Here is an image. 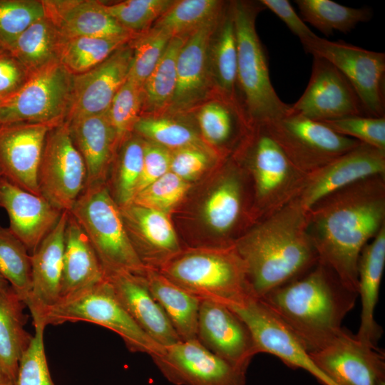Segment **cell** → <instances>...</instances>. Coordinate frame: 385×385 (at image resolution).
<instances>
[{
	"instance_id": "obj_1",
	"label": "cell",
	"mask_w": 385,
	"mask_h": 385,
	"mask_svg": "<svg viewBox=\"0 0 385 385\" xmlns=\"http://www.w3.org/2000/svg\"><path fill=\"white\" fill-rule=\"evenodd\" d=\"M384 175L337 190L307 211V231L318 262L357 293L361 251L384 226Z\"/></svg>"
},
{
	"instance_id": "obj_2",
	"label": "cell",
	"mask_w": 385,
	"mask_h": 385,
	"mask_svg": "<svg viewBox=\"0 0 385 385\" xmlns=\"http://www.w3.org/2000/svg\"><path fill=\"white\" fill-rule=\"evenodd\" d=\"M307 225V211L294 199L233 244L254 297L262 298L318 262Z\"/></svg>"
},
{
	"instance_id": "obj_3",
	"label": "cell",
	"mask_w": 385,
	"mask_h": 385,
	"mask_svg": "<svg viewBox=\"0 0 385 385\" xmlns=\"http://www.w3.org/2000/svg\"><path fill=\"white\" fill-rule=\"evenodd\" d=\"M358 293L317 262L296 279L261 299L292 330L309 353L328 345L340 332Z\"/></svg>"
},
{
	"instance_id": "obj_4",
	"label": "cell",
	"mask_w": 385,
	"mask_h": 385,
	"mask_svg": "<svg viewBox=\"0 0 385 385\" xmlns=\"http://www.w3.org/2000/svg\"><path fill=\"white\" fill-rule=\"evenodd\" d=\"M237 51V85L242 97V108L248 121L265 125L286 115L290 105L276 93L270 76L268 60L255 27L260 7L252 3H230Z\"/></svg>"
},
{
	"instance_id": "obj_5",
	"label": "cell",
	"mask_w": 385,
	"mask_h": 385,
	"mask_svg": "<svg viewBox=\"0 0 385 385\" xmlns=\"http://www.w3.org/2000/svg\"><path fill=\"white\" fill-rule=\"evenodd\" d=\"M158 271L197 297L227 306L253 296L245 265L233 245L180 252Z\"/></svg>"
},
{
	"instance_id": "obj_6",
	"label": "cell",
	"mask_w": 385,
	"mask_h": 385,
	"mask_svg": "<svg viewBox=\"0 0 385 385\" xmlns=\"http://www.w3.org/2000/svg\"><path fill=\"white\" fill-rule=\"evenodd\" d=\"M69 212L88 237L105 275L127 272L144 276L146 268L129 237L120 207L106 184L86 187Z\"/></svg>"
},
{
	"instance_id": "obj_7",
	"label": "cell",
	"mask_w": 385,
	"mask_h": 385,
	"mask_svg": "<svg viewBox=\"0 0 385 385\" xmlns=\"http://www.w3.org/2000/svg\"><path fill=\"white\" fill-rule=\"evenodd\" d=\"M91 322L118 334L133 353L150 356L160 354L164 347L145 333L123 307L106 278L102 282L59 302L46 309L34 325H58L65 322Z\"/></svg>"
},
{
	"instance_id": "obj_8",
	"label": "cell",
	"mask_w": 385,
	"mask_h": 385,
	"mask_svg": "<svg viewBox=\"0 0 385 385\" xmlns=\"http://www.w3.org/2000/svg\"><path fill=\"white\" fill-rule=\"evenodd\" d=\"M73 77L60 62L34 73L15 95L0 103V125L65 122L71 102Z\"/></svg>"
},
{
	"instance_id": "obj_9",
	"label": "cell",
	"mask_w": 385,
	"mask_h": 385,
	"mask_svg": "<svg viewBox=\"0 0 385 385\" xmlns=\"http://www.w3.org/2000/svg\"><path fill=\"white\" fill-rule=\"evenodd\" d=\"M292 164L307 175L361 143L342 135L323 122L289 112L265 125Z\"/></svg>"
},
{
	"instance_id": "obj_10",
	"label": "cell",
	"mask_w": 385,
	"mask_h": 385,
	"mask_svg": "<svg viewBox=\"0 0 385 385\" xmlns=\"http://www.w3.org/2000/svg\"><path fill=\"white\" fill-rule=\"evenodd\" d=\"M302 44L307 53L326 59L343 74L356 91L367 115L384 116V53L343 41H329L317 35Z\"/></svg>"
},
{
	"instance_id": "obj_11",
	"label": "cell",
	"mask_w": 385,
	"mask_h": 385,
	"mask_svg": "<svg viewBox=\"0 0 385 385\" xmlns=\"http://www.w3.org/2000/svg\"><path fill=\"white\" fill-rule=\"evenodd\" d=\"M83 159L76 148L68 123L48 133L38 172L41 195L61 211H70L86 187Z\"/></svg>"
},
{
	"instance_id": "obj_12",
	"label": "cell",
	"mask_w": 385,
	"mask_h": 385,
	"mask_svg": "<svg viewBox=\"0 0 385 385\" xmlns=\"http://www.w3.org/2000/svg\"><path fill=\"white\" fill-rule=\"evenodd\" d=\"M227 307L247 324L259 354H272L292 368L302 369L322 385H337L317 366L299 339L261 299L252 296Z\"/></svg>"
},
{
	"instance_id": "obj_13",
	"label": "cell",
	"mask_w": 385,
	"mask_h": 385,
	"mask_svg": "<svg viewBox=\"0 0 385 385\" xmlns=\"http://www.w3.org/2000/svg\"><path fill=\"white\" fill-rule=\"evenodd\" d=\"M163 376L175 385H245L247 369L232 365L197 339L165 346L150 356Z\"/></svg>"
},
{
	"instance_id": "obj_14",
	"label": "cell",
	"mask_w": 385,
	"mask_h": 385,
	"mask_svg": "<svg viewBox=\"0 0 385 385\" xmlns=\"http://www.w3.org/2000/svg\"><path fill=\"white\" fill-rule=\"evenodd\" d=\"M255 126L250 165L256 195L267 217L296 197L307 175L292 164L265 125Z\"/></svg>"
},
{
	"instance_id": "obj_15",
	"label": "cell",
	"mask_w": 385,
	"mask_h": 385,
	"mask_svg": "<svg viewBox=\"0 0 385 385\" xmlns=\"http://www.w3.org/2000/svg\"><path fill=\"white\" fill-rule=\"evenodd\" d=\"M312 56L308 84L290 105L289 112L320 122L366 115L359 96L343 74L326 59Z\"/></svg>"
},
{
	"instance_id": "obj_16",
	"label": "cell",
	"mask_w": 385,
	"mask_h": 385,
	"mask_svg": "<svg viewBox=\"0 0 385 385\" xmlns=\"http://www.w3.org/2000/svg\"><path fill=\"white\" fill-rule=\"evenodd\" d=\"M309 355L337 385H385L384 354L344 327L328 345Z\"/></svg>"
},
{
	"instance_id": "obj_17",
	"label": "cell",
	"mask_w": 385,
	"mask_h": 385,
	"mask_svg": "<svg viewBox=\"0 0 385 385\" xmlns=\"http://www.w3.org/2000/svg\"><path fill=\"white\" fill-rule=\"evenodd\" d=\"M385 150L361 143L307 174L294 198L308 211L329 194L371 177L384 175Z\"/></svg>"
},
{
	"instance_id": "obj_18",
	"label": "cell",
	"mask_w": 385,
	"mask_h": 385,
	"mask_svg": "<svg viewBox=\"0 0 385 385\" xmlns=\"http://www.w3.org/2000/svg\"><path fill=\"white\" fill-rule=\"evenodd\" d=\"M197 339L208 350L236 366L248 369L258 353L250 330L229 307L201 299Z\"/></svg>"
},
{
	"instance_id": "obj_19",
	"label": "cell",
	"mask_w": 385,
	"mask_h": 385,
	"mask_svg": "<svg viewBox=\"0 0 385 385\" xmlns=\"http://www.w3.org/2000/svg\"><path fill=\"white\" fill-rule=\"evenodd\" d=\"M133 59L130 41L92 69L73 77L66 122L106 113L128 77Z\"/></svg>"
},
{
	"instance_id": "obj_20",
	"label": "cell",
	"mask_w": 385,
	"mask_h": 385,
	"mask_svg": "<svg viewBox=\"0 0 385 385\" xmlns=\"http://www.w3.org/2000/svg\"><path fill=\"white\" fill-rule=\"evenodd\" d=\"M56 125L39 123L0 125V171L3 178L41 195L38 185L40 161L46 137Z\"/></svg>"
},
{
	"instance_id": "obj_21",
	"label": "cell",
	"mask_w": 385,
	"mask_h": 385,
	"mask_svg": "<svg viewBox=\"0 0 385 385\" xmlns=\"http://www.w3.org/2000/svg\"><path fill=\"white\" fill-rule=\"evenodd\" d=\"M222 16L191 32L180 48L177 59L176 88L168 112H187L205 98L211 79L209 48Z\"/></svg>"
},
{
	"instance_id": "obj_22",
	"label": "cell",
	"mask_w": 385,
	"mask_h": 385,
	"mask_svg": "<svg viewBox=\"0 0 385 385\" xmlns=\"http://www.w3.org/2000/svg\"><path fill=\"white\" fill-rule=\"evenodd\" d=\"M120 210L129 237L145 268L159 270L181 252L166 213L133 202Z\"/></svg>"
},
{
	"instance_id": "obj_23",
	"label": "cell",
	"mask_w": 385,
	"mask_h": 385,
	"mask_svg": "<svg viewBox=\"0 0 385 385\" xmlns=\"http://www.w3.org/2000/svg\"><path fill=\"white\" fill-rule=\"evenodd\" d=\"M68 211H63L53 228L31 254V289L26 304L34 324L44 312L58 303L63 274L64 237Z\"/></svg>"
},
{
	"instance_id": "obj_24",
	"label": "cell",
	"mask_w": 385,
	"mask_h": 385,
	"mask_svg": "<svg viewBox=\"0 0 385 385\" xmlns=\"http://www.w3.org/2000/svg\"><path fill=\"white\" fill-rule=\"evenodd\" d=\"M0 207L9 219L10 231L31 254L58 222L62 211L46 199L2 178Z\"/></svg>"
},
{
	"instance_id": "obj_25",
	"label": "cell",
	"mask_w": 385,
	"mask_h": 385,
	"mask_svg": "<svg viewBox=\"0 0 385 385\" xmlns=\"http://www.w3.org/2000/svg\"><path fill=\"white\" fill-rule=\"evenodd\" d=\"M105 277L123 307L152 339L163 347L181 341L152 295L144 276L117 272L107 274Z\"/></svg>"
},
{
	"instance_id": "obj_26",
	"label": "cell",
	"mask_w": 385,
	"mask_h": 385,
	"mask_svg": "<svg viewBox=\"0 0 385 385\" xmlns=\"http://www.w3.org/2000/svg\"><path fill=\"white\" fill-rule=\"evenodd\" d=\"M45 16L64 38L79 36H126L131 33L120 25L96 0H43Z\"/></svg>"
},
{
	"instance_id": "obj_27",
	"label": "cell",
	"mask_w": 385,
	"mask_h": 385,
	"mask_svg": "<svg viewBox=\"0 0 385 385\" xmlns=\"http://www.w3.org/2000/svg\"><path fill=\"white\" fill-rule=\"evenodd\" d=\"M105 279L104 270L88 237L68 212L59 302L68 299Z\"/></svg>"
},
{
	"instance_id": "obj_28",
	"label": "cell",
	"mask_w": 385,
	"mask_h": 385,
	"mask_svg": "<svg viewBox=\"0 0 385 385\" xmlns=\"http://www.w3.org/2000/svg\"><path fill=\"white\" fill-rule=\"evenodd\" d=\"M68 123L73 141L86 165V187L105 184L108 168L118 146L106 112Z\"/></svg>"
},
{
	"instance_id": "obj_29",
	"label": "cell",
	"mask_w": 385,
	"mask_h": 385,
	"mask_svg": "<svg viewBox=\"0 0 385 385\" xmlns=\"http://www.w3.org/2000/svg\"><path fill=\"white\" fill-rule=\"evenodd\" d=\"M385 265V227L361 251L358 264V296L361 312L359 328L355 334L362 343L378 349L382 329L374 319V309Z\"/></svg>"
},
{
	"instance_id": "obj_30",
	"label": "cell",
	"mask_w": 385,
	"mask_h": 385,
	"mask_svg": "<svg viewBox=\"0 0 385 385\" xmlns=\"http://www.w3.org/2000/svg\"><path fill=\"white\" fill-rule=\"evenodd\" d=\"M148 288L181 341L197 339L201 299L175 284L159 271L145 269Z\"/></svg>"
},
{
	"instance_id": "obj_31",
	"label": "cell",
	"mask_w": 385,
	"mask_h": 385,
	"mask_svg": "<svg viewBox=\"0 0 385 385\" xmlns=\"http://www.w3.org/2000/svg\"><path fill=\"white\" fill-rule=\"evenodd\" d=\"M24 307L12 289L0 290V373L14 381L20 359L33 337L24 328Z\"/></svg>"
},
{
	"instance_id": "obj_32",
	"label": "cell",
	"mask_w": 385,
	"mask_h": 385,
	"mask_svg": "<svg viewBox=\"0 0 385 385\" xmlns=\"http://www.w3.org/2000/svg\"><path fill=\"white\" fill-rule=\"evenodd\" d=\"M237 68V41L230 3L209 48L211 82L221 98L236 99Z\"/></svg>"
},
{
	"instance_id": "obj_33",
	"label": "cell",
	"mask_w": 385,
	"mask_h": 385,
	"mask_svg": "<svg viewBox=\"0 0 385 385\" xmlns=\"http://www.w3.org/2000/svg\"><path fill=\"white\" fill-rule=\"evenodd\" d=\"M64 38L46 16L31 24L7 48L31 74L59 62Z\"/></svg>"
},
{
	"instance_id": "obj_34",
	"label": "cell",
	"mask_w": 385,
	"mask_h": 385,
	"mask_svg": "<svg viewBox=\"0 0 385 385\" xmlns=\"http://www.w3.org/2000/svg\"><path fill=\"white\" fill-rule=\"evenodd\" d=\"M188 34L173 37L163 55L143 85L141 113L156 116L168 111L177 81V59Z\"/></svg>"
},
{
	"instance_id": "obj_35",
	"label": "cell",
	"mask_w": 385,
	"mask_h": 385,
	"mask_svg": "<svg viewBox=\"0 0 385 385\" xmlns=\"http://www.w3.org/2000/svg\"><path fill=\"white\" fill-rule=\"evenodd\" d=\"M136 34L126 36H79L64 38L59 52L60 63L73 76L98 66L128 43Z\"/></svg>"
},
{
	"instance_id": "obj_36",
	"label": "cell",
	"mask_w": 385,
	"mask_h": 385,
	"mask_svg": "<svg viewBox=\"0 0 385 385\" xmlns=\"http://www.w3.org/2000/svg\"><path fill=\"white\" fill-rule=\"evenodd\" d=\"M300 16L326 36L334 31L349 33L355 26L371 20L369 8H352L332 0H297Z\"/></svg>"
},
{
	"instance_id": "obj_37",
	"label": "cell",
	"mask_w": 385,
	"mask_h": 385,
	"mask_svg": "<svg viewBox=\"0 0 385 385\" xmlns=\"http://www.w3.org/2000/svg\"><path fill=\"white\" fill-rule=\"evenodd\" d=\"M0 274L26 305L31 289V254L9 227L1 225Z\"/></svg>"
},
{
	"instance_id": "obj_38",
	"label": "cell",
	"mask_w": 385,
	"mask_h": 385,
	"mask_svg": "<svg viewBox=\"0 0 385 385\" xmlns=\"http://www.w3.org/2000/svg\"><path fill=\"white\" fill-rule=\"evenodd\" d=\"M224 3L217 0L175 1L153 26L164 29L173 37L188 34L223 14Z\"/></svg>"
},
{
	"instance_id": "obj_39",
	"label": "cell",
	"mask_w": 385,
	"mask_h": 385,
	"mask_svg": "<svg viewBox=\"0 0 385 385\" xmlns=\"http://www.w3.org/2000/svg\"><path fill=\"white\" fill-rule=\"evenodd\" d=\"M242 210V190L239 180L230 176L222 180L207 198L203 212L207 225L223 235L234 227Z\"/></svg>"
},
{
	"instance_id": "obj_40",
	"label": "cell",
	"mask_w": 385,
	"mask_h": 385,
	"mask_svg": "<svg viewBox=\"0 0 385 385\" xmlns=\"http://www.w3.org/2000/svg\"><path fill=\"white\" fill-rule=\"evenodd\" d=\"M133 130L170 150L196 147L210 151L192 129L170 118L140 116Z\"/></svg>"
},
{
	"instance_id": "obj_41",
	"label": "cell",
	"mask_w": 385,
	"mask_h": 385,
	"mask_svg": "<svg viewBox=\"0 0 385 385\" xmlns=\"http://www.w3.org/2000/svg\"><path fill=\"white\" fill-rule=\"evenodd\" d=\"M247 120L237 100L221 98L211 101L199 111L197 120L203 137L211 144L227 142L232 135L237 120Z\"/></svg>"
},
{
	"instance_id": "obj_42",
	"label": "cell",
	"mask_w": 385,
	"mask_h": 385,
	"mask_svg": "<svg viewBox=\"0 0 385 385\" xmlns=\"http://www.w3.org/2000/svg\"><path fill=\"white\" fill-rule=\"evenodd\" d=\"M122 148L114 175V197L120 207L132 202L140 178L143 161V141L128 137Z\"/></svg>"
},
{
	"instance_id": "obj_43",
	"label": "cell",
	"mask_w": 385,
	"mask_h": 385,
	"mask_svg": "<svg viewBox=\"0 0 385 385\" xmlns=\"http://www.w3.org/2000/svg\"><path fill=\"white\" fill-rule=\"evenodd\" d=\"M172 38L164 29L154 26L137 34L130 41L133 48V59L128 78L143 87Z\"/></svg>"
},
{
	"instance_id": "obj_44",
	"label": "cell",
	"mask_w": 385,
	"mask_h": 385,
	"mask_svg": "<svg viewBox=\"0 0 385 385\" xmlns=\"http://www.w3.org/2000/svg\"><path fill=\"white\" fill-rule=\"evenodd\" d=\"M171 0H127L104 4L107 12L123 28L134 34H142L172 6Z\"/></svg>"
},
{
	"instance_id": "obj_45",
	"label": "cell",
	"mask_w": 385,
	"mask_h": 385,
	"mask_svg": "<svg viewBox=\"0 0 385 385\" xmlns=\"http://www.w3.org/2000/svg\"><path fill=\"white\" fill-rule=\"evenodd\" d=\"M142 101L143 87L128 78L106 111L118 145L133 131L141 116Z\"/></svg>"
},
{
	"instance_id": "obj_46",
	"label": "cell",
	"mask_w": 385,
	"mask_h": 385,
	"mask_svg": "<svg viewBox=\"0 0 385 385\" xmlns=\"http://www.w3.org/2000/svg\"><path fill=\"white\" fill-rule=\"evenodd\" d=\"M44 16L43 0H0V43L9 48L25 29Z\"/></svg>"
},
{
	"instance_id": "obj_47",
	"label": "cell",
	"mask_w": 385,
	"mask_h": 385,
	"mask_svg": "<svg viewBox=\"0 0 385 385\" xmlns=\"http://www.w3.org/2000/svg\"><path fill=\"white\" fill-rule=\"evenodd\" d=\"M190 184L169 171L137 193L132 202L164 213L185 195Z\"/></svg>"
},
{
	"instance_id": "obj_48",
	"label": "cell",
	"mask_w": 385,
	"mask_h": 385,
	"mask_svg": "<svg viewBox=\"0 0 385 385\" xmlns=\"http://www.w3.org/2000/svg\"><path fill=\"white\" fill-rule=\"evenodd\" d=\"M34 328L35 333L20 359L14 385H55L46 356L45 327L34 325Z\"/></svg>"
},
{
	"instance_id": "obj_49",
	"label": "cell",
	"mask_w": 385,
	"mask_h": 385,
	"mask_svg": "<svg viewBox=\"0 0 385 385\" xmlns=\"http://www.w3.org/2000/svg\"><path fill=\"white\" fill-rule=\"evenodd\" d=\"M336 133L385 150V116H349L323 122Z\"/></svg>"
},
{
	"instance_id": "obj_50",
	"label": "cell",
	"mask_w": 385,
	"mask_h": 385,
	"mask_svg": "<svg viewBox=\"0 0 385 385\" xmlns=\"http://www.w3.org/2000/svg\"><path fill=\"white\" fill-rule=\"evenodd\" d=\"M170 160V150L151 141H143V168L135 195L169 172Z\"/></svg>"
},
{
	"instance_id": "obj_51",
	"label": "cell",
	"mask_w": 385,
	"mask_h": 385,
	"mask_svg": "<svg viewBox=\"0 0 385 385\" xmlns=\"http://www.w3.org/2000/svg\"><path fill=\"white\" fill-rule=\"evenodd\" d=\"M210 152L196 147H187L171 153L170 171L188 181L200 175L207 167Z\"/></svg>"
},
{
	"instance_id": "obj_52",
	"label": "cell",
	"mask_w": 385,
	"mask_h": 385,
	"mask_svg": "<svg viewBox=\"0 0 385 385\" xmlns=\"http://www.w3.org/2000/svg\"><path fill=\"white\" fill-rule=\"evenodd\" d=\"M31 74L6 48L0 52V101L15 95Z\"/></svg>"
},
{
	"instance_id": "obj_53",
	"label": "cell",
	"mask_w": 385,
	"mask_h": 385,
	"mask_svg": "<svg viewBox=\"0 0 385 385\" xmlns=\"http://www.w3.org/2000/svg\"><path fill=\"white\" fill-rule=\"evenodd\" d=\"M260 3L280 19L291 32L299 38L302 43L316 36L297 14L289 1L261 0Z\"/></svg>"
},
{
	"instance_id": "obj_54",
	"label": "cell",
	"mask_w": 385,
	"mask_h": 385,
	"mask_svg": "<svg viewBox=\"0 0 385 385\" xmlns=\"http://www.w3.org/2000/svg\"><path fill=\"white\" fill-rule=\"evenodd\" d=\"M12 288L9 284L4 279V278L0 274V290L9 291Z\"/></svg>"
},
{
	"instance_id": "obj_55",
	"label": "cell",
	"mask_w": 385,
	"mask_h": 385,
	"mask_svg": "<svg viewBox=\"0 0 385 385\" xmlns=\"http://www.w3.org/2000/svg\"><path fill=\"white\" fill-rule=\"evenodd\" d=\"M14 381L0 373V385H14Z\"/></svg>"
},
{
	"instance_id": "obj_56",
	"label": "cell",
	"mask_w": 385,
	"mask_h": 385,
	"mask_svg": "<svg viewBox=\"0 0 385 385\" xmlns=\"http://www.w3.org/2000/svg\"><path fill=\"white\" fill-rule=\"evenodd\" d=\"M5 48L0 43V52H1Z\"/></svg>"
},
{
	"instance_id": "obj_57",
	"label": "cell",
	"mask_w": 385,
	"mask_h": 385,
	"mask_svg": "<svg viewBox=\"0 0 385 385\" xmlns=\"http://www.w3.org/2000/svg\"><path fill=\"white\" fill-rule=\"evenodd\" d=\"M2 178H3V176H2L1 173V171H0V184H1Z\"/></svg>"
},
{
	"instance_id": "obj_58",
	"label": "cell",
	"mask_w": 385,
	"mask_h": 385,
	"mask_svg": "<svg viewBox=\"0 0 385 385\" xmlns=\"http://www.w3.org/2000/svg\"><path fill=\"white\" fill-rule=\"evenodd\" d=\"M1 103V101H0V103Z\"/></svg>"
}]
</instances>
